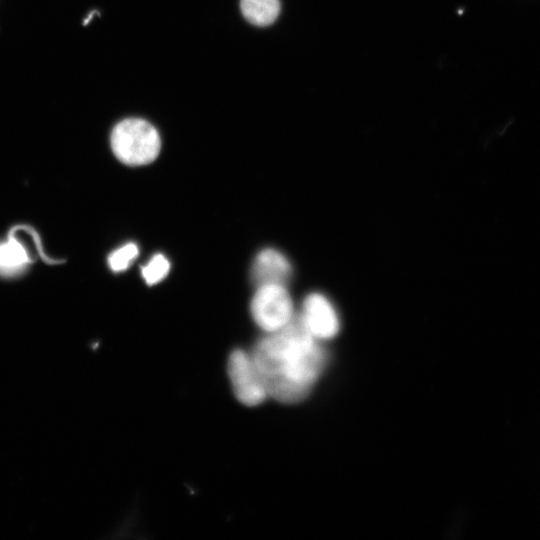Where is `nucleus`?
<instances>
[{"instance_id": "3", "label": "nucleus", "mask_w": 540, "mask_h": 540, "mask_svg": "<svg viewBox=\"0 0 540 540\" xmlns=\"http://www.w3.org/2000/svg\"><path fill=\"white\" fill-rule=\"evenodd\" d=\"M250 312L254 322L265 333L282 329L296 315L292 297L283 284L257 286Z\"/></svg>"}, {"instance_id": "5", "label": "nucleus", "mask_w": 540, "mask_h": 540, "mask_svg": "<svg viewBox=\"0 0 540 540\" xmlns=\"http://www.w3.org/2000/svg\"><path fill=\"white\" fill-rule=\"evenodd\" d=\"M298 317L318 341L330 340L340 330V318L334 304L320 292H312L304 298Z\"/></svg>"}, {"instance_id": "4", "label": "nucleus", "mask_w": 540, "mask_h": 540, "mask_svg": "<svg viewBox=\"0 0 540 540\" xmlns=\"http://www.w3.org/2000/svg\"><path fill=\"white\" fill-rule=\"evenodd\" d=\"M227 373L240 403L257 406L269 397L250 352L243 349L232 351L227 362Z\"/></svg>"}, {"instance_id": "8", "label": "nucleus", "mask_w": 540, "mask_h": 540, "mask_svg": "<svg viewBox=\"0 0 540 540\" xmlns=\"http://www.w3.org/2000/svg\"><path fill=\"white\" fill-rule=\"evenodd\" d=\"M240 7L245 19L257 26L270 25L280 12L279 0H241Z\"/></svg>"}, {"instance_id": "6", "label": "nucleus", "mask_w": 540, "mask_h": 540, "mask_svg": "<svg viewBox=\"0 0 540 540\" xmlns=\"http://www.w3.org/2000/svg\"><path fill=\"white\" fill-rule=\"evenodd\" d=\"M292 275L289 259L280 251L267 248L260 251L252 264L251 277L255 285L283 284Z\"/></svg>"}, {"instance_id": "2", "label": "nucleus", "mask_w": 540, "mask_h": 540, "mask_svg": "<svg viewBox=\"0 0 540 540\" xmlns=\"http://www.w3.org/2000/svg\"><path fill=\"white\" fill-rule=\"evenodd\" d=\"M161 147L155 127L146 120L128 118L119 122L111 133V148L124 164L146 165L153 162Z\"/></svg>"}, {"instance_id": "1", "label": "nucleus", "mask_w": 540, "mask_h": 540, "mask_svg": "<svg viewBox=\"0 0 540 540\" xmlns=\"http://www.w3.org/2000/svg\"><path fill=\"white\" fill-rule=\"evenodd\" d=\"M250 354L268 396L284 404L304 400L327 364L321 341L309 334L298 314L282 329L265 333Z\"/></svg>"}, {"instance_id": "7", "label": "nucleus", "mask_w": 540, "mask_h": 540, "mask_svg": "<svg viewBox=\"0 0 540 540\" xmlns=\"http://www.w3.org/2000/svg\"><path fill=\"white\" fill-rule=\"evenodd\" d=\"M30 261L25 246L11 231L8 240L0 244V274H15L25 268Z\"/></svg>"}, {"instance_id": "10", "label": "nucleus", "mask_w": 540, "mask_h": 540, "mask_svg": "<svg viewBox=\"0 0 540 540\" xmlns=\"http://www.w3.org/2000/svg\"><path fill=\"white\" fill-rule=\"evenodd\" d=\"M139 254L138 246L135 243H126L117 248L108 256L107 262L114 272L125 271Z\"/></svg>"}, {"instance_id": "9", "label": "nucleus", "mask_w": 540, "mask_h": 540, "mask_svg": "<svg viewBox=\"0 0 540 540\" xmlns=\"http://www.w3.org/2000/svg\"><path fill=\"white\" fill-rule=\"evenodd\" d=\"M170 270L169 260L163 254H155L141 269L142 277L149 285L162 281Z\"/></svg>"}]
</instances>
